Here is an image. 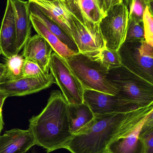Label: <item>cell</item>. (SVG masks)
Wrapping results in <instances>:
<instances>
[{
  "label": "cell",
  "mask_w": 153,
  "mask_h": 153,
  "mask_svg": "<svg viewBox=\"0 0 153 153\" xmlns=\"http://www.w3.org/2000/svg\"><path fill=\"white\" fill-rule=\"evenodd\" d=\"M153 104L126 113L94 115L93 119L73 135L64 149L71 153H107L114 140L129 134L153 110Z\"/></svg>",
  "instance_id": "6da1fadb"
},
{
  "label": "cell",
  "mask_w": 153,
  "mask_h": 153,
  "mask_svg": "<svg viewBox=\"0 0 153 153\" xmlns=\"http://www.w3.org/2000/svg\"><path fill=\"white\" fill-rule=\"evenodd\" d=\"M28 1L36 4L46 15L72 39V15L62 2L59 0L53 1L28 0Z\"/></svg>",
  "instance_id": "9a60e30c"
},
{
  "label": "cell",
  "mask_w": 153,
  "mask_h": 153,
  "mask_svg": "<svg viewBox=\"0 0 153 153\" xmlns=\"http://www.w3.org/2000/svg\"><path fill=\"white\" fill-rule=\"evenodd\" d=\"M68 117L70 130L75 134L87 126L94 117L93 112L85 102L68 105Z\"/></svg>",
  "instance_id": "ac0fdd59"
},
{
  "label": "cell",
  "mask_w": 153,
  "mask_h": 153,
  "mask_svg": "<svg viewBox=\"0 0 153 153\" xmlns=\"http://www.w3.org/2000/svg\"><path fill=\"white\" fill-rule=\"evenodd\" d=\"M25 59L19 54L6 58L5 62V81H13L22 77Z\"/></svg>",
  "instance_id": "44dd1931"
},
{
  "label": "cell",
  "mask_w": 153,
  "mask_h": 153,
  "mask_svg": "<svg viewBox=\"0 0 153 153\" xmlns=\"http://www.w3.org/2000/svg\"><path fill=\"white\" fill-rule=\"evenodd\" d=\"M79 21L99 24L107 15L102 0H59Z\"/></svg>",
  "instance_id": "8fae6325"
},
{
  "label": "cell",
  "mask_w": 153,
  "mask_h": 153,
  "mask_svg": "<svg viewBox=\"0 0 153 153\" xmlns=\"http://www.w3.org/2000/svg\"><path fill=\"white\" fill-rule=\"evenodd\" d=\"M0 47L2 54L6 58L19 54L17 48L15 13L11 0H7L0 29Z\"/></svg>",
  "instance_id": "4fadbf2b"
},
{
  "label": "cell",
  "mask_w": 153,
  "mask_h": 153,
  "mask_svg": "<svg viewBox=\"0 0 153 153\" xmlns=\"http://www.w3.org/2000/svg\"><path fill=\"white\" fill-rule=\"evenodd\" d=\"M124 1H125V2H124V3H125L127 6H128V1H129V0H124Z\"/></svg>",
  "instance_id": "1f68e13d"
},
{
  "label": "cell",
  "mask_w": 153,
  "mask_h": 153,
  "mask_svg": "<svg viewBox=\"0 0 153 153\" xmlns=\"http://www.w3.org/2000/svg\"><path fill=\"white\" fill-rule=\"evenodd\" d=\"M153 3L149 0H129V18L143 22V14L147 6L153 12Z\"/></svg>",
  "instance_id": "d4e9b609"
},
{
  "label": "cell",
  "mask_w": 153,
  "mask_h": 153,
  "mask_svg": "<svg viewBox=\"0 0 153 153\" xmlns=\"http://www.w3.org/2000/svg\"><path fill=\"white\" fill-rule=\"evenodd\" d=\"M5 67L3 64L0 63V83L5 81Z\"/></svg>",
  "instance_id": "f546056e"
},
{
  "label": "cell",
  "mask_w": 153,
  "mask_h": 153,
  "mask_svg": "<svg viewBox=\"0 0 153 153\" xmlns=\"http://www.w3.org/2000/svg\"><path fill=\"white\" fill-rule=\"evenodd\" d=\"M23 48L22 55L25 60L36 64L45 74H49L53 50L46 40L37 34L30 37Z\"/></svg>",
  "instance_id": "7c38bea8"
},
{
  "label": "cell",
  "mask_w": 153,
  "mask_h": 153,
  "mask_svg": "<svg viewBox=\"0 0 153 153\" xmlns=\"http://www.w3.org/2000/svg\"><path fill=\"white\" fill-rule=\"evenodd\" d=\"M30 19L32 26L37 34L46 40L54 52L65 59L75 54L62 43L57 37L49 31L36 16L31 13Z\"/></svg>",
  "instance_id": "ffe728a7"
},
{
  "label": "cell",
  "mask_w": 153,
  "mask_h": 153,
  "mask_svg": "<svg viewBox=\"0 0 153 153\" xmlns=\"http://www.w3.org/2000/svg\"><path fill=\"white\" fill-rule=\"evenodd\" d=\"M145 40L143 22L129 18L125 42H136Z\"/></svg>",
  "instance_id": "cb8c5ba5"
},
{
  "label": "cell",
  "mask_w": 153,
  "mask_h": 153,
  "mask_svg": "<svg viewBox=\"0 0 153 153\" xmlns=\"http://www.w3.org/2000/svg\"><path fill=\"white\" fill-rule=\"evenodd\" d=\"M2 54L1 49V47H0V55Z\"/></svg>",
  "instance_id": "d6a6232c"
},
{
  "label": "cell",
  "mask_w": 153,
  "mask_h": 153,
  "mask_svg": "<svg viewBox=\"0 0 153 153\" xmlns=\"http://www.w3.org/2000/svg\"><path fill=\"white\" fill-rule=\"evenodd\" d=\"M45 74L40 68L34 63L25 60L23 65L22 77L42 78L49 74Z\"/></svg>",
  "instance_id": "4316f807"
},
{
  "label": "cell",
  "mask_w": 153,
  "mask_h": 153,
  "mask_svg": "<svg viewBox=\"0 0 153 153\" xmlns=\"http://www.w3.org/2000/svg\"><path fill=\"white\" fill-rule=\"evenodd\" d=\"M118 52L123 66L153 84V46L145 40L125 42Z\"/></svg>",
  "instance_id": "5b68a950"
},
{
  "label": "cell",
  "mask_w": 153,
  "mask_h": 153,
  "mask_svg": "<svg viewBox=\"0 0 153 153\" xmlns=\"http://www.w3.org/2000/svg\"><path fill=\"white\" fill-rule=\"evenodd\" d=\"M145 41L153 46V12L148 6L146 8L143 17Z\"/></svg>",
  "instance_id": "484cf974"
},
{
  "label": "cell",
  "mask_w": 153,
  "mask_h": 153,
  "mask_svg": "<svg viewBox=\"0 0 153 153\" xmlns=\"http://www.w3.org/2000/svg\"><path fill=\"white\" fill-rule=\"evenodd\" d=\"M4 126V121L2 115H0V133L1 132Z\"/></svg>",
  "instance_id": "4dcf8cb0"
},
{
  "label": "cell",
  "mask_w": 153,
  "mask_h": 153,
  "mask_svg": "<svg viewBox=\"0 0 153 153\" xmlns=\"http://www.w3.org/2000/svg\"><path fill=\"white\" fill-rule=\"evenodd\" d=\"M30 13L34 14L52 34L57 37L70 50L75 53H79L74 40L69 36L58 25L45 14L35 4L28 1Z\"/></svg>",
  "instance_id": "d6986e66"
},
{
  "label": "cell",
  "mask_w": 153,
  "mask_h": 153,
  "mask_svg": "<svg viewBox=\"0 0 153 153\" xmlns=\"http://www.w3.org/2000/svg\"><path fill=\"white\" fill-rule=\"evenodd\" d=\"M84 90L116 95V86L108 78L109 70L89 56L78 53L65 59Z\"/></svg>",
  "instance_id": "3957f363"
},
{
  "label": "cell",
  "mask_w": 153,
  "mask_h": 153,
  "mask_svg": "<svg viewBox=\"0 0 153 153\" xmlns=\"http://www.w3.org/2000/svg\"><path fill=\"white\" fill-rule=\"evenodd\" d=\"M149 1H153V0H149Z\"/></svg>",
  "instance_id": "e575fe53"
},
{
  "label": "cell",
  "mask_w": 153,
  "mask_h": 153,
  "mask_svg": "<svg viewBox=\"0 0 153 153\" xmlns=\"http://www.w3.org/2000/svg\"><path fill=\"white\" fill-rule=\"evenodd\" d=\"M56 83L51 74L42 78L22 77L0 83V90L10 96H24L40 91Z\"/></svg>",
  "instance_id": "30bf717a"
},
{
  "label": "cell",
  "mask_w": 153,
  "mask_h": 153,
  "mask_svg": "<svg viewBox=\"0 0 153 153\" xmlns=\"http://www.w3.org/2000/svg\"><path fill=\"white\" fill-rule=\"evenodd\" d=\"M129 19L128 7L124 2L113 6L99 23L106 48L118 51L125 42Z\"/></svg>",
  "instance_id": "52a82bcc"
},
{
  "label": "cell",
  "mask_w": 153,
  "mask_h": 153,
  "mask_svg": "<svg viewBox=\"0 0 153 153\" xmlns=\"http://www.w3.org/2000/svg\"><path fill=\"white\" fill-rule=\"evenodd\" d=\"M107 77L118 90L116 94L121 99L136 104L139 108L153 103V84L121 67L110 69Z\"/></svg>",
  "instance_id": "277c9868"
},
{
  "label": "cell",
  "mask_w": 153,
  "mask_h": 153,
  "mask_svg": "<svg viewBox=\"0 0 153 153\" xmlns=\"http://www.w3.org/2000/svg\"><path fill=\"white\" fill-rule=\"evenodd\" d=\"M11 1L15 13L17 48L19 53L30 38L32 24L28 1L22 0Z\"/></svg>",
  "instance_id": "2e32d148"
},
{
  "label": "cell",
  "mask_w": 153,
  "mask_h": 153,
  "mask_svg": "<svg viewBox=\"0 0 153 153\" xmlns=\"http://www.w3.org/2000/svg\"><path fill=\"white\" fill-rule=\"evenodd\" d=\"M146 119L129 134L112 142L108 146L107 153H146L143 142L139 136Z\"/></svg>",
  "instance_id": "e0dca14e"
},
{
  "label": "cell",
  "mask_w": 153,
  "mask_h": 153,
  "mask_svg": "<svg viewBox=\"0 0 153 153\" xmlns=\"http://www.w3.org/2000/svg\"><path fill=\"white\" fill-rule=\"evenodd\" d=\"M72 16V38L79 53L92 56L106 48V42L99 23L90 21L81 22Z\"/></svg>",
  "instance_id": "ba28073f"
},
{
  "label": "cell",
  "mask_w": 153,
  "mask_h": 153,
  "mask_svg": "<svg viewBox=\"0 0 153 153\" xmlns=\"http://www.w3.org/2000/svg\"><path fill=\"white\" fill-rule=\"evenodd\" d=\"M49 68L68 104L83 103L84 88L66 60L54 52L51 54Z\"/></svg>",
  "instance_id": "8992f818"
},
{
  "label": "cell",
  "mask_w": 153,
  "mask_h": 153,
  "mask_svg": "<svg viewBox=\"0 0 153 153\" xmlns=\"http://www.w3.org/2000/svg\"><path fill=\"white\" fill-rule=\"evenodd\" d=\"M36 145L29 129L13 128L0 135V153H26Z\"/></svg>",
  "instance_id": "5bb4252c"
},
{
  "label": "cell",
  "mask_w": 153,
  "mask_h": 153,
  "mask_svg": "<svg viewBox=\"0 0 153 153\" xmlns=\"http://www.w3.org/2000/svg\"><path fill=\"white\" fill-rule=\"evenodd\" d=\"M43 1H54V0H43Z\"/></svg>",
  "instance_id": "836d02e7"
},
{
  "label": "cell",
  "mask_w": 153,
  "mask_h": 153,
  "mask_svg": "<svg viewBox=\"0 0 153 153\" xmlns=\"http://www.w3.org/2000/svg\"><path fill=\"white\" fill-rule=\"evenodd\" d=\"M102 1L106 13L113 6L124 2L123 0H102Z\"/></svg>",
  "instance_id": "83f0119b"
},
{
  "label": "cell",
  "mask_w": 153,
  "mask_h": 153,
  "mask_svg": "<svg viewBox=\"0 0 153 153\" xmlns=\"http://www.w3.org/2000/svg\"><path fill=\"white\" fill-rule=\"evenodd\" d=\"M90 56L97 60L109 70L122 66L118 51L110 50L106 48L96 54Z\"/></svg>",
  "instance_id": "7402d4cb"
},
{
  "label": "cell",
  "mask_w": 153,
  "mask_h": 153,
  "mask_svg": "<svg viewBox=\"0 0 153 153\" xmlns=\"http://www.w3.org/2000/svg\"><path fill=\"white\" fill-rule=\"evenodd\" d=\"M139 136L143 142L146 153H153V110L141 126Z\"/></svg>",
  "instance_id": "603a6c76"
},
{
  "label": "cell",
  "mask_w": 153,
  "mask_h": 153,
  "mask_svg": "<svg viewBox=\"0 0 153 153\" xmlns=\"http://www.w3.org/2000/svg\"><path fill=\"white\" fill-rule=\"evenodd\" d=\"M83 98L84 102L89 106L94 115L126 113L140 108L117 95L94 90H84Z\"/></svg>",
  "instance_id": "9c48e42d"
},
{
  "label": "cell",
  "mask_w": 153,
  "mask_h": 153,
  "mask_svg": "<svg viewBox=\"0 0 153 153\" xmlns=\"http://www.w3.org/2000/svg\"><path fill=\"white\" fill-rule=\"evenodd\" d=\"M8 96L7 94L0 90V115L2 114V108L4 101Z\"/></svg>",
  "instance_id": "f1b7e54d"
},
{
  "label": "cell",
  "mask_w": 153,
  "mask_h": 153,
  "mask_svg": "<svg viewBox=\"0 0 153 153\" xmlns=\"http://www.w3.org/2000/svg\"><path fill=\"white\" fill-rule=\"evenodd\" d=\"M68 105L61 92L52 91L45 108L29 120L28 129L36 145L47 153L64 149L73 135L69 127Z\"/></svg>",
  "instance_id": "7a4b0ae2"
}]
</instances>
